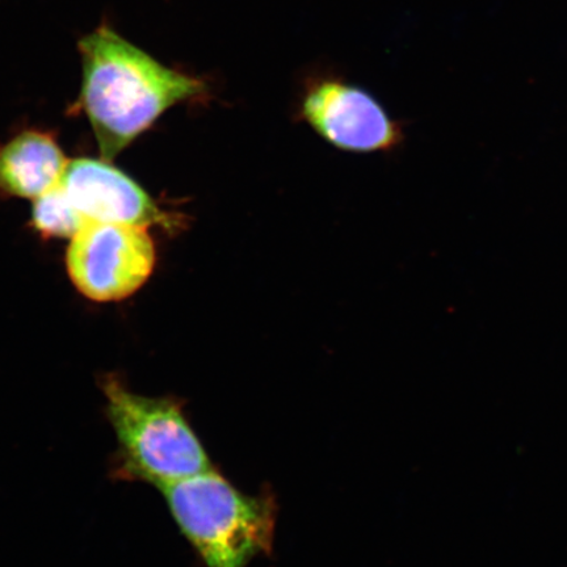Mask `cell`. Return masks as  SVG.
I'll use <instances>...</instances> for the list:
<instances>
[{"mask_svg":"<svg viewBox=\"0 0 567 567\" xmlns=\"http://www.w3.org/2000/svg\"><path fill=\"white\" fill-rule=\"evenodd\" d=\"M60 187L89 223L141 228L159 225L165 229H173L177 224L158 208L144 188L103 159L69 161Z\"/></svg>","mask_w":567,"mask_h":567,"instance_id":"cell-6","label":"cell"},{"mask_svg":"<svg viewBox=\"0 0 567 567\" xmlns=\"http://www.w3.org/2000/svg\"><path fill=\"white\" fill-rule=\"evenodd\" d=\"M182 535L207 567H247L272 550L271 496L240 493L212 470L162 487Z\"/></svg>","mask_w":567,"mask_h":567,"instance_id":"cell-3","label":"cell"},{"mask_svg":"<svg viewBox=\"0 0 567 567\" xmlns=\"http://www.w3.org/2000/svg\"><path fill=\"white\" fill-rule=\"evenodd\" d=\"M69 159L52 136L27 131L0 148V189L35 198L59 186Z\"/></svg>","mask_w":567,"mask_h":567,"instance_id":"cell-7","label":"cell"},{"mask_svg":"<svg viewBox=\"0 0 567 567\" xmlns=\"http://www.w3.org/2000/svg\"><path fill=\"white\" fill-rule=\"evenodd\" d=\"M32 223L34 229L42 236L61 238H73L89 224L87 219L70 203L60 184L35 198Z\"/></svg>","mask_w":567,"mask_h":567,"instance_id":"cell-8","label":"cell"},{"mask_svg":"<svg viewBox=\"0 0 567 567\" xmlns=\"http://www.w3.org/2000/svg\"><path fill=\"white\" fill-rule=\"evenodd\" d=\"M155 246L147 228L89 223L68 248L71 281L87 299L122 301L136 293L153 274Z\"/></svg>","mask_w":567,"mask_h":567,"instance_id":"cell-4","label":"cell"},{"mask_svg":"<svg viewBox=\"0 0 567 567\" xmlns=\"http://www.w3.org/2000/svg\"><path fill=\"white\" fill-rule=\"evenodd\" d=\"M78 52L82 87L75 109L87 116L106 162L172 106L207 91L202 80L163 65L106 23L83 35Z\"/></svg>","mask_w":567,"mask_h":567,"instance_id":"cell-1","label":"cell"},{"mask_svg":"<svg viewBox=\"0 0 567 567\" xmlns=\"http://www.w3.org/2000/svg\"><path fill=\"white\" fill-rule=\"evenodd\" d=\"M302 115L319 136L343 151H384L401 138L399 126L370 94L338 81L315 84L305 96Z\"/></svg>","mask_w":567,"mask_h":567,"instance_id":"cell-5","label":"cell"},{"mask_svg":"<svg viewBox=\"0 0 567 567\" xmlns=\"http://www.w3.org/2000/svg\"><path fill=\"white\" fill-rule=\"evenodd\" d=\"M104 413L116 437L110 464L118 482L162 487L212 470L207 451L173 396L133 392L117 373L99 378Z\"/></svg>","mask_w":567,"mask_h":567,"instance_id":"cell-2","label":"cell"}]
</instances>
